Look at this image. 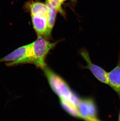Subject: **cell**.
<instances>
[{
	"label": "cell",
	"instance_id": "8992f818",
	"mask_svg": "<svg viewBox=\"0 0 120 121\" xmlns=\"http://www.w3.org/2000/svg\"><path fill=\"white\" fill-rule=\"evenodd\" d=\"M108 85L120 93V63L107 74Z\"/></svg>",
	"mask_w": 120,
	"mask_h": 121
},
{
	"label": "cell",
	"instance_id": "8fae6325",
	"mask_svg": "<svg viewBox=\"0 0 120 121\" xmlns=\"http://www.w3.org/2000/svg\"><path fill=\"white\" fill-rule=\"evenodd\" d=\"M66 0H60V2H61L62 4L63 3L64 1H66Z\"/></svg>",
	"mask_w": 120,
	"mask_h": 121
},
{
	"label": "cell",
	"instance_id": "30bf717a",
	"mask_svg": "<svg viewBox=\"0 0 120 121\" xmlns=\"http://www.w3.org/2000/svg\"><path fill=\"white\" fill-rule=\"evenodd\" d=\"M60 101L62 106L67 112L73 117L81 118L80 115L76 107L62 99H60Z\"/></svg>",
	"mask_w": 120,
	"mask_h": 121
},
{
	"label": "cell",
	"instance_id": "ba28073f",
	"mask_svg": "<svg viewBox=\"0 0 120 121\" xmlns=\"http://www.w3.org/2000/svg\"><path fill=\"white\" fill-rule=\"evenodd\" d=\"M30 10L32 16L48 17L49 8L47 4L34 2L30 5Z\"/></svg>",
	"mask_w": 120,
	"mask_h": 121
},
{
	"label": "cell",
	"instance_id": "7c38bea8",
	"mask_svg": "<svg viewBox=\"0 0 120 121\" xmlns=\"http://www.w3.org/2000/svg\"><path fill=\"white\" fill-rule=\"evenodd\" d=\"M119 121H120V113H119Z\"/></svg>",
	"mask_w": 120,
	"mask_h": 121
},
{
	"label": "cell",
	"instance_id": "6da1fadb",
	"mask_svg": "<svg viewBox=\"0 0 120 121\" xmlns=\"http://www.w3.org/2000/svg\"><path fill=\"white\" fill-rule=\"evenodd\" d=\"M43 69L50 87L60 99L68 102L78 108L80 99L73 93L63 79L47 66Z\"/></svg>",
	"mask_w": 120,
	"mask_h": 121
},
{
	"label": "cell",
	"instance_id": "5bb4252c",
	"mask_svg": "<svg viewBox=\"0 0 120 121\" xmlns=\"http://www.w3.org/2000/svg\"><path fill=\"white\" fill-rule=\"evenodd\" d=\"M46 0V2H47V1H48V0Z\"/></svg>",
	"mask_w": 120,
	"mask_h": 121
},
{
	"label": "cell",
	"instance_id": "7a4b0ae2",
	"mask_svg": "<svg viewBox=\"0 0 120 121\" xmlns=\"http://www.w3.org/2000/svg\"><path fill=\"white\" fill-rule=\"evenodd\" d=\"M32 54L30 63L43 69L46 66L45 59L49 52L56 46L57 42L51 43L41 36H39L32 43Z\"/></svg>",
	"mask_w": 120,
	"mask_h": 121
},
{
	"label": "cell",
	"instance_id": "277c9868",
	"mask_svg": "<svg viewBox=\"0 0 120 121\" xmlns=\"http://www.w3.org/2000/svg\"><path fill=\"white\" fill-rule=\"evenodd\" d=\"M78 109L81 118L85 121H92L97 119L96 107L92 99H80Z\"/></svg>",
	"mask_w": 120,
	"mask_h": 121
},
{
	"label": "cell",
	"instance_id": "52a82bcc",
	"mask_svg": "<svg viewBox=\"0 0 120 121\" xmlns=\"http://www.w3.org/2000/svg\"><path fill=\"white\" fill-rule=\"evenodd\" d=\"M48 17L32 16L33 27L39 36L44 35L48 27Z\"/></svg>",
	"mask_w": 120,
	"mask_h": 121
},
{
	"label": "cell",
	"instance_id": "4fadbf2b",
	"mask_svg": "<svg viewBox=\"0 0 120 121\" xmlns=\"http://www.w3.org/2000/svg\"><path fill=\"white\" fill-rule=\"evenodd\" d=\"M71 0V1H75V0Z\"/></svg>",
	"mask_w": 120,
	"mask_h": 121
},
{
	"label": "cell",
	"instance_id": "3957f363",
	"mask_svg": "<svg viewBox=\"0 0 120 121\" xmlns=\"http://www.w3.org/2000/svg\"><path fill=\"white\" fill-rule=\"evenodd\" d=\"M32 46V43H31L17 48L12 53L0 59V63L9 62L6 64L9 66L21 64L30 63Z\"/></svg>",
	"mask_w": 120,
	"mask_h": 121
},
{
	"label": "cell",
	"instance_id": "5b68a950",
	"mask_svg": "<svg viewBox=\"0 0 120 121\" xmlns=\"http://www.w3.org/2000/svg\"><path fill=\"white\" fill-rule=\"evenodd\" d=\"M81 55L87 62V67L91 71L96 78L100 82L108 84V73L101 67L92 63L90 58L89 54L87 51H82L81 52Z\"/></svg>",
	"mask_w": 120,
	"mask_h": 121
},
{
	"label": "cell",
	"instance_id": "9c48e42d",
	"mask_svg": "<svg viewBox=\"0 0 120 121\" xmlns=\"http://www.w3.org/2000/svg\"><path fill=\"white\" fill-rule=\"evenodd\" d=\"M47 4L48 6L49 11L47 17L48 18L47 29L44 36H45V37L46 39H48L50 36L52 29L53 28V26L54 25L57 11L54 7L50 5V4L48 3H47Z\"/></svg>",
	"mask_w": 120,
	"mask_h": 121
}]
</instances>
